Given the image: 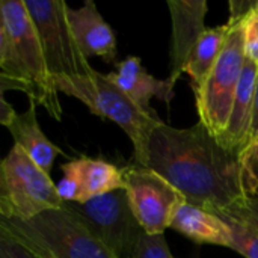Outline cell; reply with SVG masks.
Masks as SVG:
<instances>
[{"label": "cell", "mask_w": 258, "mask_h": 258, "mask_svg": "<svg viewBox=\"0 0 258 258\" xmlns=\"http://www.w3.org/2000/svg\"><path fill=\"white\" fill-rule=\"evenodd\" d=\"M144 166L169 181L187 204L213 215L258 195L248 153L225 148L201 122L187 128L160 122L150 136Z\"/></svg>", "instance_id": "6da1fadb"}, {"label": "cell", "mask_w": 258, "mask_h": 258, "mask_svg": "<svg viewBox=\"0 0 258 258\" xmlns=\"http://www.w3.org/2000/svg\"><path fill=\"white\" fill-rule=\"evenodd\" d=\"M0 89L21 91L62 121V106L24 0L0 2Z\"/></svg>", "instance_id": "7a4b0ae2"}, {"label": "cell", "mask_w": 258, "mask_h": 258, "mask_svg": "<svg viewBox=\"0 0 258 258\" xmlns=\"http://www.w3.org/2000/svg\"><path fill=\"white\" fill-rule=\"evenodd\" d=\"M59 92L82 101L94 115L115 122L124 130L133 144L135 163L144 165L147 147L153 130L163 121L156 113L142 112L107 74L95 68L82 76L53 79Z\"/></svg>", "instance_id": "3957f363"}, {"label": "cell", "mask_w": 258, "mask_h": 258, "mask_svg": "<svg viewBox=\"0 0 258 258\" xmlns=\"http://www.w3.org/2000/svg\"><path fill=\"white\" fill-rule=\"evenodd\" d=\"M0 227L41 258H118L67 203L27 221L0 218Z\"/></svg>", "instance_id": "277c9868"}, {"label": "cell", "mask_w": 258, "mask_h": 258, "mask_svg": "<svg viewBox=\"0 0 258 258\" xmlns=\"http://www.w3.org/2000/svg\"><path fill=\"white\" fill-rule=\"evenodd\" d=\"M63 206L50 174L14 145L0 163V218L27 221Z\"/></svg>", "instance_id": "5b68a950"}, {"label": "cell", "mask_w": 258, "mask_h": 258, "mask_svg": "<svg viewBox=\"0 0 258 258\" xmlns=\"http://www.w3.org/2000/svg\"><path fill=\"white\" fill-rule=\"evenodd\" d=\"M227 23L230 24V32L227 35L222 53L209 74L203 89L195 95L200 122L216 138H219L227 128L246 63L243 21L228 20Z\"/></svg>", "instance_id": "8992f818"}, {"label": "cell", "mask_w": 258, "mask_h": 258, "mask_svg": "<svg viewBox=\"0 0 258 258\" xmlns=\"http://www.w3.org/2000/svg\"><path fill=\"white\" fill-rule=\"evenodd\" d=\"M38 30L45 62L53 79L82 76L92 70L68 21L63 0H24Z\"/></svg>", "instance_id": "52a82bcc"}, {"label": "cell", "mask_w": 258, "mask_h": 258, "mask_svg": "<svg viewBox=\"0 0 258 258\" xmlns=\"http://www.w3.org/2000/svg\"><path fill=\"white\" fill-rule=\"evenodd\" d=\"M91 233L118 258H132L144 231L124 189L94 197L85 203H67Z\"/></svg>", "instance_id": "ba28073f"}, {"label": "cell", "mask_w": 258, "mask_h": 258, "mask_svg": "<svg viewBox=\"0 0 258 258\" xmlns=\"http://www.w3.org/2000/svg\"><path fill=\"white\" fill-rule=\"evenodd\" d=\"M122 175L124 190L139 225L150 234H163L178 207L186 203L183 195L162 175L135 162L122 169Z\"/></svg>", "instance_id": "9c48e42d"}, {"label": "cell", "mask_w": 258, "mask_h": 258, "mask_svg": "<svg viewBox=\"0 0 258 258\" xmlns=\"http://www.w3.org/2000/svg\"><path fill=\"white\" fill-rule=\"evenodd\" d=\"M172 20L171 68L169 80L175 85L186 73L190 56L206 32V15L209 5L206 0H168Z\"/></svg>", "instance_id": "30bf717a"}, {"label": "cell", "mask_w": 258, "mask_h": 258, "mask_svg": "<svg viewBox=\"0 0 258 258\" xmlns=\"http://www.w3.org/2000/svg\"><path fill=\"white\" fill-rule=\"evenodd\" d=\"M258 65L246 59L242 79L236 92V98L231 107L230 119L225 132L218 138L219 142L237 153L246 154L252 142V124H254V106H255V88H257Z\"/></svg>", "instance_id": "8fae6325"}, {"label": "cell", "mask_w": 258, "mask_h": 258, "mask_svg": "<svg viewBox=\"0 0 258 258\" xmlns=\"http://www.w3.org/2000/svg\"><path fill=\"white\" fill-rule=\"evenodd\" d=\"M107 77L145 113H154L150 106L151 98L156 97L169 104L174 97L175 85L169 79L160 80L151 76L138 56L116 62L115 71L109 73Z\"/></svg>", "instance_id": "7c38bea8"}, {"label": "cell", "mask_w": 258, "mask_h": 258, "mask_svg": "<svg viewBox=\"0 0 258 258\" xmlns=\"http://www.w3.org/2000/svg\"><path fill=\"white\" fill-rule=\"evenodd\" d=\"M67 15L73 33L88 59L98 56L107 63L116 59V36L92 0L85 2L80 8L68 6Z\"/></svg>", "instance_id": "4fadbf2b"}, {"label": "cell", "mask_w": 258, "mask_h": 258, "mask_svg": "<svg viewBox=\"0 0 258 258\" xmlns=\"http://www.w3.org/2000/svg\"><path fill=\"white\" fill-rule=\"evenodd\" d=\"M36 103L29 100V107L23 113H17L8 124V130L14 139L15 147L21 148L41 169L50 172L54 159L62 153L39 127L36 118Z\"/></svg>", "instance_id": "5bb4252c"}, {"label": "cell", "mask_w": 258, "mask_h": 258, "mask_svg": "<svg viewBox=\"0 0 258 258\" xmlns=\"http://www.w3.org/2000/svg\"><path fill=\"white\" fill-rule=\"evenodd\" d=\"M169 228L197 243L231 249V233L225 221L192 204L183 203L178 207Z\"/></svg>", "instance_id": "9a60e30c"}, {"label": "cell", "mask_w": 258, "mask_h": 258, "mask_svg": "<svg viewBox=\"0 0 258 258\" xmlns=\"http://www.w3.org/2000/svg\"><path fill=\"white\" fill-rule=\"evenodd\" d=\"M228 32H230V24L225 23L222 26L206 29V32L200 38L190 56L189 65L186 68V74L190 77V83L195 95L203 89L209 74L216 65L222 53Z\"/></svg>", "instance_id": "2e32d148"}, {"label": "cell", "mask_w": 258, "mask_h": 258, "mask_svg": "<svg viewBox=\"0 0 258 258\" xmlns=\"http://www.w3.org/2000/svg\"><path fill=\"white\" fill-rule=\"evenodd\" d=\"M77 162H79L82 183H83L85 201L94 197H100L104 194L124 189L122 169L116 168L115 165L100 159H89V157L77 159Z\"/></svg>", "instance_id": "e0dca14e"}, {"label": "cell", "mask_w": 258, "mask_h": 258, "mask_svg": "<svg viewBox=\"0 0 258 258\" xmlns=\"http://www.w3.org/2000/svg\"><path fill=\"white\" fill-rule=\"evenodd\" d=\"M216 216L225 221L231 233V249L245 258H258V228L242 216L221 212Z\"/></svg>", "instance_id": "ac0fdd59"}, {"label": "cell", "mask_w": 258, "mask_h": 258, "mask_svg": "<svg viewBox=\"0 0 258 258\" xmlns=\"http://www.w3.org/2000/svg\"><path fill=\"white\" fill-rule=\"evenodd\" d=\"M62 171L63 175L56 184V187L63 203H85V192L79 162L71 160L62 165Z\"/></svg>", "instance_id": "d6986e66"}, {"label": "cell", "mask_w": 258, "mask_h": 258, "mask_svg": "<svg viewBox=\"0 0 258 258\" xmlns=\"http://www.w3.org/2000/svg\"><path fill=\"white\" fill-rule=\"evenodd\" d=\"M132 258H172L165 234H150L142 231Z\"/></svg>", "instance_id": "ffe728a7"}, {"label": "cell", "mask_w": 258, "mask_h": 258, "mask_svg": "<svg viewBox=\"0 0 258 258\" xmlns=\"http://www.w3.org/2000/svg\"><path fill=\"white\" fill-rule=\"evenodd\" d=\"M243 44L246 59L258 65V5L243 20Z\"/></svg>", "instance_id": "44dd1931"}, {"label": "cell", "mask_w": 258, "mask_h": 258, "mask_svg": "<svg viewBox=\"0 0 258 258\" xmlns=\"http://www.w3.org/2000/svg\"><path fill=\"white\" fill-rule=\"evenodd\" d=\"M0 258H41L0 227Z\"/></svg>", "instance_id": "7402d4cb"}, {"label": "cell", "mask_w": 258, "mask_h": 258, "mask_svg": "<svg viewBox=\"0 0 258 258\" xmlns=\"http://www.w3.org/2000/svg\"><path fill=\"white\" fill-rule=\"evenodd\" d=\"M225 212H230V213L245 218L246 221H249L258 228V195L251 197L246 203H243L237 207H233L230 210H225Z\"/></svg>", "instance_id": "603a6c76"}, {"label": "cell", "mask_w": 258, "mask_h": 258, "mask_svg": "<svg viewBox=\"0 0 258 258\" xmlns=\"http://www.w3.org/2000/svg\"><path fill=\"white\" fill-rule=\"evenodd\" d=\"M17 115V112L14 110L12 104H9L5 98V94L2 92V104H0V122L8 127V124L14 119V116Z\"/></svg>", "instance_id": "cb8c5ba5"}, {"label": "cell", "mask_w": 258, "mask_h": 258, "mask_svg": "<svg viewBox=\"0 0 258 258\" xmlns=\"http://www.w3.org/2000/svg\"><path fill=\"white\" fill-rule=\"evenodd\" d=\"M248 156L251 160V165L254 168V171L257 172L258 175V138H254L249 148H248Z\"/></svg>", "instance_id": "d4e9b609"}, {"label": "cell", "mask_w": 258, "mask_h": 258, "mask_svg": "<svg viewBox=\"0 0 258 258\" xmlns=\"http://www.w3.org/2000/svg\"><path fill=\"white\" fill-rule=\"evenodd\" d=\"M258 138V79L255 88V106H254V124H252V139Z\"/></svg>", "instance_id": "484cf974"}]
</instances>
